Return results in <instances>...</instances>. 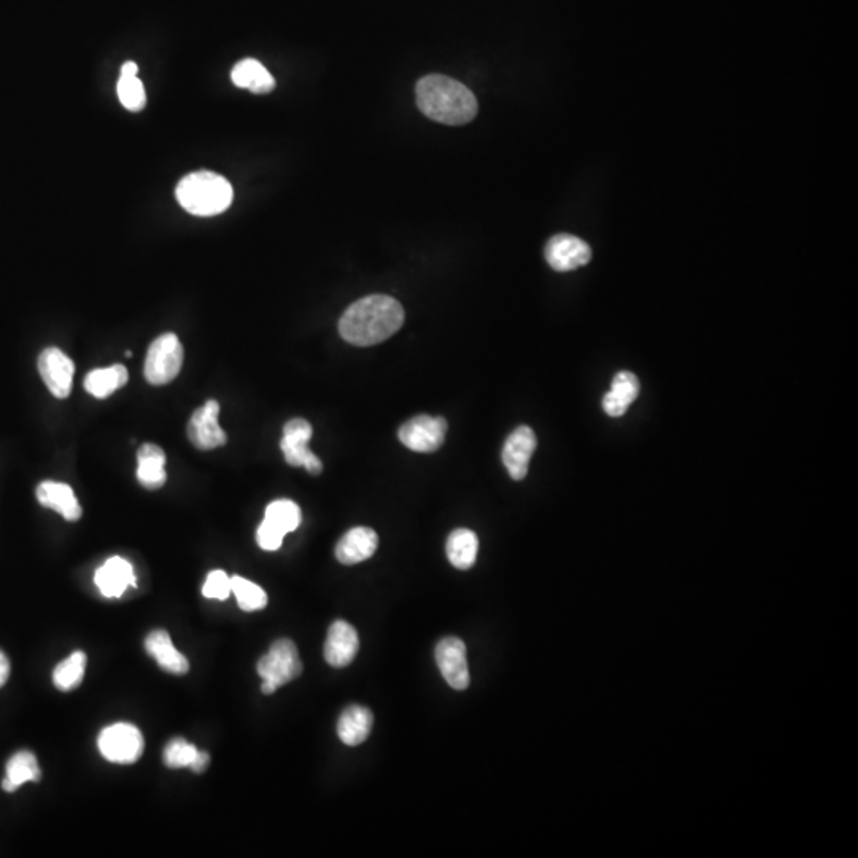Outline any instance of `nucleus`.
<instances>
[{
	"label": "nucleus",
	"instance_id": "11",
	"mask_svg": "<svg viewBox=\"0 0 858 858\" xmlns=\"http://www.w3.org/2000/svg\"><path fill=\"white\" fill-rule=\"evenodd\" d=\"M545 259L555 271H574L590 263L592 248L579 237L558 234L545 245Z\"/></svg>",
	"mask_w": 858,
	"mask_h": 858
},
{
	"label": "nucleus",
	"instance_id": "1",
	"mask_svg": "<svg viewBox=\"0 0 858 858\" xmlns=\"http://www.w3.org/2000/svg\"><path fill=\"white\" fill-rule=\"evenodd\" d=\"M404 318V309L395 298L372 294L345 310L339 321V333L348 344L371 347L398 333Z\"/></svg>",
	"mask_w": 858,
	"mask_h": 858
},
{
	"label": "nucleus",
	"instance_id": "9",
	"mask_svg": "<svg viewBox=\"0 0 858 858\" xmlns=\"http://www.w3.org/2000/svg\"><path fill=\"white\" fill-rule=\"evenodd\" d=\"M436 663L450 687L455 690H466L469 687L471 677L466 658V644L460 638L449 636L437 642Z\"/></svg>",
	"mask_w": 858,
	"mask_h": 858
},
{
	"label": "nucleus",
	"instance_id": "33",
	"mask_svg": "<svg viewBox=\"0 0 858 858\" xmlns=\"http://www.w3.org/2000/svg\"><path fill=\"white\" fill-rule=\"evenodd\" d=\"M209 765L210 755L207 754V752H204V750H199L198 755L194 757L193 763L190 765V770L193 771V773L201 774L209 768Z\"/></svg>",
	"mask_w": 858,
	"mask_h": 858
},
{
	"label": "nucleus",
	"instance_id": "20",
	"mask_svg": "<svg viewBox=\"0 0 858 858\" xmlns=\"http://www.w3.org/2000/svg\"><path fill=\"white\" fill-rule=\"evenodd\" d=\"M374 715L364 706H350L337 722V735L347 746H360L371 735Z\"/></svg>",
	"mask_w": 858,
	"mask_h": 858
},
{
	"label": "nucleus",
	"instance_id": "12",
	"mask_svg": "<svg viewBox=\"0 0 858 858\" xmlns=\"http://www.w3.org/2000/svg\"><path fill=\"white\" fill-rule=\"evenodd\" d=\"M536 445V434L528 426H520L507 437L503 449V463L512 479H525Z\"/></svg>",
	"mask_w": 858,
	"mask_h": 858
},
{
	"label": "nucleus",
	"instance_id": "24",
	"mask_svg": "<svg viewBox=\"0 0 858 858\" xmlns=\"http://www.w3.org/2000/svg\"><path fill=\"white\" fill-rule=\"evenodd\" d=\"M128 369L123 364H113L110 368L89 372L85 379V390L97 399L109 398L116 390L128 383Z\"/></svg>",
	"mask_w": 858,
	"mask_h": 858
},
{
	"label": "nucleus",
	"instance_id": "31",
	"mask_svg": "<svg viewBox=\"0 0 858 858\" xmlns=\"http://www.w3.org/2000/svg\"><path fill=\"white\" fill-rule=\"evenodd\" d=\"M231 593V577L221 569L210 572L202 587V595L209 600L226 601Z\"/></svg>",
	"mask_w": 858,
	"mask_h": 858
},
{
	"label": "nucleus",
	"instance_id": "30",
	"mask_svg": "<svg viewBox=\"0 0 858 858\" xmlns=\"http://www.w3.org/2000/svg\"><path fill=\"white\" fill-rule=\"evenodd\" d=\"M198 752V747L188 743L186 739L175 738L164 749V763H166L167 768H172V770L190 768Z\"/></svg>",
	"mask_w": 858,
	"mask_h": 858
},
{
	"label": "nucleus",
	"instance_id": "13",
	"mask_svg": "<svg viewBox=\"0 0 858 858\" xmlns=\"http://www.w3.org/2000/svg\"><path fill=\"white\" fill-rule=\"evenodd\" d=\"M360 650V638L355 628L344 620H337L329 628L325 642V660L333 668H345L355 660Z\"/></svg>",
	"mask_w": 858,
	"mask_h": 858
},
{
	"label": "nucleus",
	"instance_id": "28",
	"mask_svg": "<svg viewBox=\"0 0 858 858\" xmlns=\"http://www.w3.org/2000/svg\"><path fill=\"white\" fill-rule=\"evenodd\" d=\"M231 590L236 595L237 604L242 611H261L267 606V595L263 588L244 577H231Z\"/></svg>",
	"mask_w": 858,
	"mask_h": 858
},
{
	"label": "nucleus",
	"instance_id": "14",
	"mask_svg": "<svg viewBox=\"0 0 858 858\" xmlns=\"http://www.w3.org/2000/svg\"><path fill=\"white\" fill-rule=\"evenodd\" d=\"M94 582L105 598H120L128 587L136 585V574L128 560L112 557L97 569Z\"/></svg>",
	"mask_w": 858,
	"mask_h": 858
},
{
	"label": "nucleus",
	"instance_id": "22",
	"mask_svg": "<svg viewBox=\"0 0 858 858\" xmlns=\"http://www.w3.org/2000/svg\"><path fill=\"white\" fill-rule=\"evenodd\" d=\"M231 80L237 88L248 89L255 94L271 93L275 88V80L269 70L252 58L237 62L232 69Z\"/></svg>",
	"mask_w": 858,
	"mask_h": 858
},
{
	"label": "nucleus",
	"instance_id": "23",
	"mask_svg": "<svg viewBox=\"0 0 858 858\" xmlns=\"http://www.w3.org/2000/svg\"><path fill=\"white\" fill-rule=\"evenodd\" d=\"M40 779H42V771H40L37 757L29 750H21L8 760L7 774L2 781V789L5 792L13 793L26 782H39Z\"/></svg>",
	"mask_w": 858,
	"mask_h": 858
},
{
	"label": "nucleus",
	"instance_id": "21",
	"mask_svg": "<svg viewBox=\"0 0 858 858\" xmlns=\"http://www.w3.org/2000/svg\"><path fill=\"white\" fill-rule=\"evenodd\" d=\"M639 396V380L631 372L615 375L612 388L603 399V409L609 417H622Z\"/></svg>",
	"mask_w": 858,
	"mask_h": 858
},
{
	"label": "nucleus",
	"instance_id": "35",
	"mask_svg": "<svg viewBox=\"0 0 858 858\" xmlns=\"http://www.w3.org/2000/svg\"><path fill=\"white\" fill-rule=\"evenodd\" d=\"M137 72H139V66L134 61L124 62L121 67V75L124 77H136Z\"/></svg>",
	"mask_w": 858,
	"mask_h": 858
},
{
	"label": "nucleus",
	"instance_id": "10",
	"mask_svg": "<svg viewBox=\"0 0 858 858\" xmlns=\"http://www.w3.org/2000/svg\"><path fill=\"white\" fill-rule=\"evenodd\" d=\"M39 372L51 395L66 399L72 391L75 366L66 353L59 348H45L39 356Z\"/></svg>",
	"mask_w": 858,
	"mask_h": 858
},
{
	"label": "nucleus",
	"instance_id": "19",
	"mask_svg": "<svg viewBox=\"0 0 858 858\" xmlns=\"http://www.w3.org/2000/svg\"><path fill=\"white\" fill-rule=\"evenodd\" d=\"M137 480L147 490L166 484V453L156 444H143L137 452Z\"/></svg>",
	"mask_w": 858,
	"mask_h": 858
},
{
	"label": "nucleus",
	"instance_id": "3",
	"mask_svg": "<svg viewBox=\"0 0 858 858\" xmlns=\"http://www.w3.org/2000/svg\"><path fill=\"white\" fill-rule=\"evenodd\" d=\"M177 201L196 217H215L225 212L234 198L231 183L223 175L201 171L186 175L177 185Z\"/></svg>",
	"mask_w": 858,
	"mask_h": 858
},
{
	"label": "nucleus",
	"instance_id": "4",
	"mask_svg": "<svg viewBox=\"0 0 858 858\" xmlns=\"http://www.w3.org/2000/svg\"><path fill=\"white\" fill-rule=\"evenodd\" d=\"M258 674L263 679L261 692L272 695L277 688L298 679L302 674V661L298 647L290 639H279L258 661Z\"/></svg>",
	"mask_w": 858,
	"mask_h": 858
},
{
	"label": "nucleus",
	"instance_id": "7",
	"mask_svg": "<svg viewBox=\"0 0 858 858\" xmlns=\"http://www.w3.org/2000/svg\"><path fill=\"white\" fill-rule=\"evenodd\" d=\"M447 433V422L442 417L418 415L399 429V441L407 449L418 453H433L441 449Z\"/></svg>",
	"mask_w": 858,
	"mask_h": 858
},
{
	"label": "nucleus",
	"instance_id": "6",
	"mask_svg": "<svg viewBox=\"0 0 858 858\" xmlns=\"http://www.w3.org/2000/svg\"><path fill=\"white\" fill-rule=\"evenodd\" d=\"M97 746L105 760L116 765H131L142 757L145 743L139 728L131 723H115L102 730Z\"/></svg>",
	"mask_w": 858,
	"mask_h": 858
},
{
	"label": "nucleus",
	"instance_id": "32",
	"mask_svg": "<svg viewBox=\"0 0 858 858\" xmlns=\"http://www.w3.org/2000/svg\"><path fill=\"white\" fill-rule=\"evenodd\" d=\"M285 536L286 534L280 531L277 526L264 520L259 525L258 531H256V542H258L261 549L267 550V552H275V550H279L282 547Z\"/></svg>",
	"mask_w": 858,
	"mask_h": 858
},
{
	"label": "nucleus",
	"instance_id": "17",
	"mask_svg": "<svg viewBox=\"0 0 858 858\" xmlns=\"http://www.w3.org/2000/svg\"><path fill=\"white\" fill-rule=\"evenodd\" d=\"M37 499L43 507L61 514L67 522H77L82 517V506L74 490L67 484L45 480L37 487Z\"/></svg>",
	"mask_w": 858,
	"mask_h": 858
},
{
	"label": "nucleus",
	"instance_id": "5",
	"mask_svg": "<svg viewBox=\"0 0 858 858\" xmlns=\"http://www.w3.org/2000/svg\"><path fill=\"white\" fill-rule=\"evenodd\" d=\"M183 358H185V352H183L182 342L175 334L167 333L159 336L148 348L145 368H143L145 379L156 387L171 383L182 371Z\"/></svg>",
	"mask_w": 858,
	"mask_h": 858
},
{
	"label": "nucleus",
	"instance_id": "8",
	"mask_svg": "<svg viewBox=\"0 0 858 858\" xmlns=\"http://www.w3.org/2000/svg\"><path fill=\"white\" fill-rule=\"evenodd\" d=\"M220 404L217 401H207L204 406L194 410L186 434L196 449L213 450L223 447L228 441L225 431L218 423Z\"/></svg>",
	"mask_w": 858,
	"mask_h": 858
},
{
	"label": "nucleus",
	"instance_id": "2",
	"mask_svg": "<svg viewBox=\"0 0 858 858\" xmlns=\"http://www.w3.org/2000/svg\"><path fill=\"white\" fill-rule=\"evenodd\" d=\"M415 93L418 109L437 123L463 126L471 123L479 110L471 89L445 75L423 77Z\"/></svg>",
	"mask_w": 858,
	"mask_h": 858
},
{
	"label": "nucleus",
	"instance_id": "29",
	"mask_svg": "<svg viewBox=\"0 0 858 858\" xmlns=\"http://www.w3.org/2000/svg\"><path fill=\"white\" fill-rule=\"evenodd\" d=\"M116 91H118L121 104L129 112H140L145 107V104H147V96H145L143 83L140 82V78L137 75L136 77H124V75H121Z\"/></svg>",
	"mask_w": 858,
	"mask_h": 858
},
{
	"label": "nucleus",
	"instance_id": "15",
	"mask_svg": "<svg viewBox=\"0 0 858 858\" xmlns=\"http://www.w3.org/2000/svg\"><path fill=\"white\" fill-rule=\"evenodd\" d=\"M379 547V536L371 528L358 526L337 542L336 558L342 565L352 566L369 560Z\"/></svg>",
	"mask_w": 858,
	"mask_h": 858
},
{
	"label": "nucleus",
	"instance_id": "16",
	"mask_svg": "<svg viewBox=\"0 0 858 858\" xmlns=\"http://www.w3.org/2000/svg\"><path fill=\"white\" fill-rule=\"evenodd\" d=\"M145 650L151 658H155L159 668L164 669L166 673L183 676L190 671V661L175 649L167 631H151L145 639Z\"/></svg>",
	"mask_w": 858,
	"mask_h": 858
},
{
	"label": "nucleus",
	"instance_id": "34",
	"mask_svg": "<svg viewBox=\"0 0 858 858\" xmlns=\"http://www.w3.org/2000/svg\"><path fill=\"white\" fill-rule=\"evenodd\" d=\"M8 677H10V661H8L7 655L0 650V688L7 684Z\"/></svg>",
	"mask_w": 858,
	"mask_h": 858
},
{
	"label": "nucleus",
	"instance_id": "25",
	"mask_svg": "<svg viewBox=\"0 0 858 858\" xmlns=\"http://www.w3.org/2000/svg\"><path fill=\"white\" fill-rule=\"evenodd\" d=\"M447 557L450 563L461 571L472 568L479 552V539L471 530H455L447 539Z\"/></svg>",
	"mask_w": 858,
	"mask_h": 858
},
{
	"label": "nucleus",
	"instance_id": "26",
	"mask_svg": "<svg viewBox=\"0 0 858 858\" xmlns=\"http://www.w3.org/2000/svg\"><path fill=\"white\" fill-rule=\"evenodd\" d=\"M86 655L82 650L61 661L53 671V682L61 692H70L82 684L85 679Z\"/></svg>",
	"mask_w": 858,
	"mask_h": 858
},
{
	"label": "nucleus",
	"instance_id": "18",
	"mask_svg": "<svg viewBox=\"0 0 858 858\" xmlns=\"http://www.w3.org/2000/svg\"><path fill=\"white\" fill-rule=\"evenodd\" d=\"M312 434H314V429L304 418H293L286 423L285 428H283L282 442H280V449H282L286 463L291 464L294 468L304 466L310 453H312L309 450Z\"/></svg>",
	"mask_w": 858,
	"mask_h": 858
},
{
	"label": "nucleus",
	"instance_id": "27",
	"mask_svg": "<svg viewBox=\"0 0 858 858\" xmlns=\"http://www.w3.org/2000/svg\"><path fill=\"white\" fill-rule=\"evenodd\" d=\"M264 520L288 534L298 530L299 525H301V509H299L298 504L293 503L290 499H279V501H274L267 506Z\"/></svg>",
	"mask_w": 858,
	"mask_h": 858
}]
</instances>
